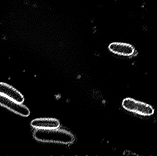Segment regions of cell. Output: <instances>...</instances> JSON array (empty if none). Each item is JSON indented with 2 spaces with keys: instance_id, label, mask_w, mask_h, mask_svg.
<instances>
[{
  "instance_id": "6",
  "label": "cell",
  "mask_w": 157,
  "mask_h": 156,
  "mask_svg": "<svg viewBox=\"0 0 157 156\" xmlns=\"http://www.w3.org/2000/svg\"><path fill=\"white\" fill-rule=\"evenodd\" d=\"M0 93L18 103H23L25 100L24 96L17 90L3 82H0Z\"/></svg>"
},
{
  "instance_id": "2",
  "label": "cell",
  "mask_w": 157,
  "mask_h": 156,
  "mask_svg": "<svg viewBox=\"0 0 157 156\" xmlns=\"http://www.w3.org/2000/svg\"><path fill=\"white\" fill-rule=\"evenodd\" d=\"M122 105L126 111L141 116H150L155 113V109L151 105L132 98L124 99Z\"/></svg>"
},
{
  "instance_id": "3",
  "label": "cell",
  "mask_w": 157,
  "mask_h": 156,
  "mask_svg": "<svg viewBox=\"0 0 157 156\" xmlns=\"http://www.w3.org/2000/svg\"><path fill=\"white\" fill-rule=\"evenodd\" d=\"M0 105L21 116L27 117L30 114V111L26 106L22 103H18L1 93Z\"/></svg>"
},
{
  "instance_id": "1",
  "label": "cell",
  "mask_w": 157,
  "mask_h": 156,
  "mask_svg": "<svg viewBox=\"0 0 157 156\" xmlns=\"http://www.w3.org/2000/svg\"><path fill=\"white\" fill-rule=\"evenodd\" d=\"M33 137L36 141L42 143L64 145L71 144L75 140V137L72 133L59 128L49 130L36 129Z\"/></svg>"
},
{
  "instance_id": "5",
  "label": "cell",
  "mask_w": 157,
  "mask_h": 156,
  "mask_svg": "<svg viewBox=\"0 0 157 156\" xmlns=\"http://www.w3.org/2000/svg\"><path fill=\"white\" fill-rule=\"evenodd\" d=\"M109 49L114 54L124 56H131L134 54L135 49L132 45L127 43L113 42L110 44Z\"/></svg>"
},
{
  "instance_id": "4",
  "label": "cell",
  "mask_w": 157,
  "mask_h": 156,
  "mask_svg": "<svg viewBox=\"0 0 157 156\" xmlns=\"http://www.w3.org/2000/svg\"><path fill=\"white\" fill-rule=\"evenodd\" d=\"M31 126L36 129H55L59 127L60 123L59 120L55 118H38L33 120L31 122Z\"/></svg>"
}]
</instances>
